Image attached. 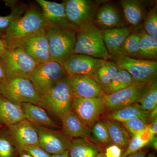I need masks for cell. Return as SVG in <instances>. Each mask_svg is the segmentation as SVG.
Segmentation results:
<instances>
[{
    "mask_svg": "<svg viewBox=\"0 0 157 157\" xmlns=\"http://www.w3.org/2000/svg\"><path fill=\"white\" fill-rule=\"evenodd\" d=\"M45 29L42 11L32 6L12 23L2 39L9 47Z\"/></svg>",
    "mask_w": 157,
    "mask_h": 157,
    "instance_id": "cell-1",
    "label": "cell"
},
{
    "mask_svg": "<svg viewBox=\"0 0 157 157\" xmlns=\"http://www.w3.org/2000/svg\"><path fill=\"white\" fill-rule=\"evenodd\" d=\"M73 54L86 55L105 60L112 57L104 44L102 29L94 21L82 26L76 31Z\"/></svg>",
    "mask_w": 157,
    "mask_h": 157,
    "instance_id": "cell-2",
    "label": "cell"
},
{
    "mask_svg": "<svg viewBox=\"0 0 157 157\" xmlns=\"http://www.w3.org/2000/svg\"><path fill=\"white\" fill-rule=\"evenodd\" d=\"M0 94L16 104L29 103L40 106L41 98L28 78L7 76L0 82Z\"/></svg>",
    "mask_w": 157,
    "mask_h": 157,
    "instance_id": "cell-3",
    "label": "cell"
},
{
    "mask_svg": "<svg viewBox=\"0 0 157 157\" xmlns=\"http://www.w3.org/2000/svg\"><path fill=\"white\" fill-rule=\"evenodd\" d=\"M40 98V107L59 119L71 109L73 99L68 77L59 82Z\"/></svg>",
    "mask_w": 157,
    "mask_h": 157,
    "instance_id": "cell-4",
    "label": "cell"
},
{
    "mask_svg": "<svg viewBox=\"0 0 157 157\" xmlns=\"http://www.w3.org/2000/svg\"><path fill=\"white\" fill-rule=\"evenodd\" d=\"M50 60L62 65L73 54L76 42V31L46 28Z\"/></svg>",
    "mask_w": 157,
    "mask_h": 157,
    "instance_id": "cell-5",
    "label": "cell"
},
{
    "mask_svg": "<svg viewBox=\"0 0 157 157\" xmlns=\"http://www.w3.org/2000/svg\"><path fill=\"white\" fill-rule=\"evenodd\" d=\"M68 77L63 65L54 61L39 63L29 77L40 97Z\"/></svg>",
    "mask_w": 157,
    "mask_h": 157,
    "instance_id": "cell-6",
    "label": "cell"
},
{
    "mask_svg": "<svg viewBox=\"0 0 157 157\" xmlns=\"http://www.w3.org/2000/svg\"><path fill=\"white\" fill-rule=\"evenodd\" d=\"M4 71L7 76H20L29 78L39 63L18 46L8 47L0 56Z\"/></svg>",
    "mask_w": 157,
    "mask_h": 157,
    "instance_id": "cell-7",
    "label": "cell"
},
{
    "mask_svg": "<svg viewBox=\"0 0 157 157\" xmlns=\"http://www.w3.org/2000/svg\"><path fill=\"white\" fill-rule=\"evenodd\" d=\"M115 63L119 67L128 72L138 83H148L156 78V61L123 56L116 58Z\"/></svg>",
    "mask_w": 157,
    "mask_h": 157,
    "instance_id": "cell-8",
    "label": "cell"
},
{
    "mask_svg": "<svg viewBox=\"0 0 157 157\" xmlns=\"http://www.w3.org/2000/svg\"><path fill=\"white\" fill-rule=\"evenodd\" d=\"M71 110L89 129L92 128L106 109L103 96L88 99L73 98Z\"/></svg>",
    "mask_w": 157,
    "mask_h": 157,
    "instance_id": "cell-9",
    "label": "cell"
},
{
    "mask_svg": "<svg viewBox=\"0 0 157 157\" xmlns=\"http://www.w3.org/2000/svg\"><path fill=\"white\" fill-rule=\"evenodd\" d=\"M148 83H137L109 94L103 96L106 109L110 111L138 103L146 91Z\"/></svg>",
    "mask_w": 157,
    "mask_h": 157,
    "instance_id": "cell-10",
    "label": "cell"
},
{
    "mask_svg": "<svg viewBox=\"0 0 157 157\" xmlns=\"http://www.w3.org/2000/svg\"><path fill=\"white\" fill-rule=\"evenodd\" d=\"M33 125L39 136V146L46 152L53 155L69 150L71 139L63 132Z\"/></svg>",
    "mask_w": 157,
    "mask_h": 157,
    "instance_id": "cell-11",
    "label": "cell"
},
{
    "mask_svg": "<svg viewBox=\"0 0 157 157\" xmlns=\"http://www.w3.org/2000/svg\"><path fill=\"white\" fill-rule=\"evenodd\" d=\"M19 152L29 147L39 145V136L33 124L26 119L5 126Z\"/></svg>",
    "mask_w": 157,
    "mask_h": 157,
    "instance_id": "cell-12",
    "label": "cell"
},
{
    "mask_svg": "<svg viewBox=\"0 0 157 157\" xmlns=\"http://www.w3.org/2000/svg\"><path fill=\"white\" fill-rule=\"evenodd\" d=\"M66 16L71 25L78 29L82 26L93 22L94 16L93 3L89 0H66Z\"/></svg>",
    "mask_w": 157,
    "mask_h": 157,
    "instance_id": "cell-13",
    "label": "cell"
},
{
    "mask_svg": "<svg viewBox=\"0 0 157 157\" xmlns=\"http://www.w3.org/2000/svg\"><path fill=\"white\" fill-rule=\"evenodd\" d=\"M105 60L89 56L73 54L63 64L68 76H91L103 65Z\"/></svg>",
    "mask_w": 157,
    "mask_h": 157,
    "instance_id": "cell-14",
    "label": "cell"
},
{
    "mask_svg": "<svg viewBox=\"0 0 157 157\" xmlns=\"http://www.w3.org/2000/svg\"><path fill=\"white\" fill-rule=\"evenodd\" d=\"M42 9V12L46 28H56L77 31L71 25L66 16L65 3L36 0Z\"/></svg>",
    "mask_w": 157,
    "mask_h": 157,
    "instance_id": "cell-15",
    "label": "cell"
},
{
    "mask_svg": "<svg viewBox=\"0 0 157 157\" xmlns=\"http://www.w3.org/2000/svg\"><path fill=\"white\" fill-rule=\"evenodd\" d=\"M12 46L21 47L29 56L39 63H44L50 60L45 29L22 39Z\"/></svg>",
    "mask_w": 157,
    "mask_h": 157,
    "instance_id": "cell-16",
    "label": "cell"
},
{
    "mask_svg": "<svg viewBox=\"0 0 157 157\" xmlns=\"http://www.w3.org/2000/svg\"><path fill=\"white\" fill-rule=\"evenodd\" d=\"M73 98L88 99L103 97L102 88L90 76H68Z\"/></svg>",
    "mask_w": 157,
    "mask_h": 157,
    "instance_id": "cell-17",
    "label": "cell"
},
{
    "mask_svg": "<svg viewBox=\"0 0 157 157\" xmlns=\"http://www.w3.org/2000/svg\"><path fill=\"white\" fill-rule=\"evenodd\" d=\"M102 30L104 44L109 54L116 58L123 56V45L127 37L132 33V29L124 26Z\"/></svg>",
    "mask_w": 157,
    "mask_h": 157,
    "instance_id": "cell-18",
    "label": "cell"
},
{
    "mask_svg": "<svg viewBox=\"0 0 157 157\" xmlns=\"http://www.w3.org/2000/svg\"><path fill=\"white\" fill-rule=\"evenodd\" d=\"M94 23L102 30L123 27L120 14L115 8L108 3L103 4L96 13Z\"/></svg>",
    "mask_w": 157,
    "mask_h": 157,
    "instance_id": "cell-19",
    "label": "cell"
},
{
    "mask_svg": "<svg viewBox=\"0 0 157 157\" xmlns=\"http://www.w3.org/2000/svg\"><path fill=\"white\" fill-rule=\"evenodd\" d=\"M25 119L34 124L52 129L59 127L42 107L29 103L21 104Z\"/></svg>",
    "mask_w": 157,
    "mask_h": 157,
    "instance_id": "cell-20",
    "label": "cell"
},
{
    "mask_svg": "<svg viewBox=\"0 0 157 157\" xmlns=\"http://www.w3.org/2000/svg\"><path fill=\"white\" fill-rule=\"evenodd\" d=\"M59 119L61 121L63 132L70 139H87L88 129L71 109L63 114Z\"/></svg>",
    "mask_w": 157,
    "mask_h": 157,
    "instance_id": "cell-21",
    "label": "cell"
},
{
    "mask_svg": "<svg viewBox=\"0 0 157 157\" xmlns=\"http://www.w3.org/2000/svg\"><path fill=\"white\" fill-rule=\"evenodd\" d=\"M25 119L21 104L14 103L0 94V124L7 126Z\"/></svg>",
    "mask_w": 157,
    "mask_h": 157,
    "instance_id": "cell-22",
    "label": "cell"
},
{
    "mask_svg": "<svg viewBox=\"0 0 157 157\" xmlns=\"http://www.w3.org/2000/svg\"><path fill=\"white\" fill-rule=\"evenodd\" d=\"M149 111L143 110L138 103L132 104L110 111L107 114V119L122 123L134 118H139L148 124Z\"/></svg>",
    "mask_w": 157,
    "mask_h": 157,
    "instance_id": "cell-23",
    "label": "cell"
},
{
    "mask_svg": "<svg viewBox=\"0 0 157 157\" xmlns=\"http://www.w3.org/2000/svg\"><path fill=\"white\" fill-rule=\"evenodd\" d=\"M103 121L107 127L112 144L117 145L124 151L131 139V136L119 122L108 119Z\"/></svg>",
    "mask_w": 157,
    "mask_h": 157,
    "instance_id": "cell-24",
    "label": "cell"
},
{
    "mask_svg": "<svg viewBox=\"0 0 157 157\" xmlns=\"http://www.w3.org/2000/svg\"><path fill=\"white\" fill-rule=\"evenodd\" d=\"M127 21L133 27L140 25L144 17L142 4L137 0H123L121 2Z\"/></svg>",
    "mask_w": 157,
    "mask_h": 157,
    "instance_id": "cell-25",
    "label": "cell"
},
{
    "mask_svg": "<svg viewBox=\"0 0 157 157\" xmlns=\"http://www.w3.org/2000/svg\"><path fill=\"white\" fill-rule=\"evenodd\" d=\"M101 150L99 147L84 138L71 140L69 150L70 157H97Z\"/></svg>",
    "mask_w": 157,
    "mask_h": 157,
    "instance_id": "cell-26",
    "label": "cell"
},
{
    "mask_svg": "<svg viewBox=\"0 0 157 157\" xmlns=\"http://www.w3.org/2000/svg\"><path fill=\"white\" fill-rule=\"evenodd\" d=\"M137 83L128 72L120 68L110 83L102 90L104 94H109Z\"/></svg>",
    "mask_w": 157,
    "mask_h": 157,
    "instance_id": "cell-27",
    "label": "cell"
},
{
    "mask_svg": "<svg viewBox=\"0 0 157 157\" xmlns=\"http://www.w3.org/2000/svg\"><path fill=\"white\" fill-rule=\"evenodd\" d=\"M119 69L115 62L105 60L91 77L102 89L110 83Z\"/></svg>",
    "mask_w": 157,
    "mask_h": 157,
    "instance_id": "cell-28",
    "label": "cell"
},
{
    "mask_svg": "<svg viewBox=\"0 0 157 157\" xmlns=\"http://www.w3.org/2000/svg\"><path fill=\"white\" fill-rule=\"evenodd\" d=\"M139 34V59L155 60L157 58V39L145 33Z\"/></svg>",
    "mask_w": 157,
    "mask_h": 157,
    "instance_id": "cell-29",
    "label": "cell"
},
{
    "mask_svg": "<svg viewBox=\"0 0 157 157\" xmlns=\"http://www.w3.org/2000/svg\"><path fill=\"white\" fill-rule=\"evenodd\" d=\"M147 128L143 134L137 137H133L129 141L126 149L124 151L122 157H125L128 155L139 151L148 145L151 138L153 137Z\"/></svg>",
    "mask_w": 157,
    "mask_h": 157,
    "instance_id": "cell-30",
    "label": "cell"
},
{
    "mask_svg": "<svg viewBox=\"0 0 157 157\" xmlns=\"http://www.w3.org/2000/svg\"><path fill=\"white\" fill-rule=\"evenodd\" d=\"M19 152L5 127L0 129V157H18Z\"/></svg>",
    "mask_w": 157,
    "mask_h": 157,
    "instance_id": "cell-31",
    "label": "cell"
},
{
    "mask_svg": "<svg viewBox=\"0 0 157 157\" xmlns=\"http://www.w3.org/2000/svg\"><path fill=\"white\" fill-rule=\"evenodd\" d=\"M143 110L150 111L157 106V78L150 82L146 91L138 102Z\"/></svg>",
    "mask_w": 157,
    "mask_h": 157,
    "instance_id": "cell-32",
    "label": "cell"
},
{
    "mask_svg": "<svg viewBox=\"0 0 157 157\" xmlns=\"http://www.w3.org/2000/svg\"><path fill=\"white\" fill-rule=\"evenodd\" d=\"M25 5H17L11 8V13L5 16H0V38L2 39L9 27L16 20L22 16L26 11Z\"/></svg>",
    "mask_w": 157,
    "mask_h": 157,
    "instance_id": "cell-33",
    "label": "cell"
},
{
    "mask_svg": "<svg viewBox=\"0 0 157 157\" xmlns=\"http://www.w3.org/2000/svg\"><path fill=\"white\" fill-rule=\"evenodd\" d=\"M139 33H132L127 37L122 47L123 56L139 59Z\"/></svg>",
    "mask_w": 157,
    "mask_h": 157,
    "instance_id": "cell-34",
    "label": "cell"
},
{
    "mask_svg": "<svg viewBox=\"0 0 157 157\" xmlns=\"http://www.w3.org/2000/svg\"><path fill=\"white\" fill-rule=\"evenodd\" d=\"M121 123L132 137L143 134L148 126L147 123L139 118L131 119Z\"/></svg>",
    "mask_w": 157,
    "mask_h": 157,
    "instance_id": "cell-35",
    "label": "cell"
},
{
    "mask_svg": "<svg viewBox=\"0 0 157 157\" xmlns=\"http://www.w3.org/2000/svg\"><path fill=\"white\" fill-rule=\"evenodd\" d=\"M92 132L93 137L101 144L107 146L112 144L108 130L103 121H97L92 127Z\"/></svg>",
    "mask_w": 157,
    "mask_h": 157,
    "instance_id": "cell-36",
    "label": "cell"
},
{
    "mask_svg": "<svg viewBox=\"0 0 157 157\" xmlns=\"http://www.w3.org/2000/svg\"><path fill=\"white\" fill-rule=\"evenodd\" d=\"M145 33L157 39V8L155 6L146 15L144 21Z\"/></svg>",
    "mask_w": 157,
    "mask_h": 157,
    "instance_id": "cell-37",
    "label": "cell"
},
{
    "mask_svg": "<svg viewBox=\"0 0 157 157\" xmlns=\"http://www.w3.org/2000/svg\"><path fill=\"white\" fill-rule=\"evenodd\" d=\"M123 152L117 145L111 144L106 148L104 154L106 157H122Z\"/></svg>",
    "mask_w": 157,
    "mask_h": 157,
    "instance_id": "cell-38",
    "label": "cell"
},
{
    "mask_svg": "<svg viewBox=\"0 0 157 157\" xmlns=\"http://www.w3.org/2000/svg\"><path fill=\"white\" fill-rule=\"evenodd\" d=\"M26 151L33 157H52V155L46 152L39 145L29 147L26 149Z\"/></svg>",
    "mask_w": 157,
    "mask_h": 157,
    "instance_id": "cell-39",
    "label": "cell"
},
{
    "mask_svg": "<svg viewBox=\"0 0 157 157\" xmlns=\"http://www.w3.org/2000/svg\"><path fill=\"white\" fill-rule=\"evenodd\" d=\"M148 128L152 135L153 136L157 135V118L155 119L151 123L148 124Z\"/></svg>",
    "mask_w": 157,
    "mask_h": 157,
    "instance_id": "cell-40",
    "label": "cell"
},
{
    "mask_svg": "<svg viewBox=\"0 0 157 157\" xmlns=\"http://www.w3.org/2000/svg\"><path fill=\"white\" fill-rule=\"evenodd\" d=\"M156 118H157V106L149 112L148 124L151 123Z\"/></svg>",
    "mask_w": 157,
    "mask_h": 157,
    "instance_id": "cell-41",
    "label": "cell"
},
{
    "mask_svg": "<svg viewBox=\"0 0 157 157\" xmlns=\"http://www.w3.org/2000/svg\"><path fill=\"white\" fill-rule=\"evenodd\" d=\"M147 152V151L146 150L143 148L139 151L131 154L125 157H146Z\"/></svg>",
    "mask_w": 157,
    "mask_h": 157,
    "instance_id": "cell-42",
    "label": "cell"
},
{
    "mask_svg": "<svg viewBox=\"0 0 157 157\" xmlns=\"http://www.w3.org/2000/svg\"><path fill=\"white\" fill-rule=\"evenodd\" d=\"M150 147L153 149L154 150L157 151V135L154 136L150 142H149L148 145Z\"/></svg>",
    "mask_w": 157,
    "mask_h": 157,
    "instance_id": "cell-43",
    "label": "cell"
},
{
    "mask_svg": "<svg viewBox=\"0 0 157 157\" xmlns=\"http://www.w3.org/2000/svg\"><path fill=\"white\" fill-rule=\"evenodd\" d=\"M7 48L8 46L5 40L0 38V56L7 50Z\"/></svg>",
    "mask_w": 157,
    "mask_h": 157,
    "instance_id": "cell-44",
    "label": "cell"
},
{
    "mask_svg": "<svg viewBox=\"0 0 157 157\" xmlns=\"http://www.w3.org/2000/svg\"><path fill=\"white\" fill-rule=\"evenodd\" d=\"M6 76L4 68L2 67L1 62L0 61V82H2L6 79Z\"/></svg>",
    "mask_w": 157,
    "mask_h": 157,
    "instance_id": "cell-45",
    "label": "cell"
},
{
    "mask_svg": "<svg viewBox=\"0 0 157 157\" xmlns=\"http://www.w3.org/2000/svg\"><path fill=\"white\" fill-rule=\"evenodd\" d=\"M18 157H33L29 153L26 151H20Z\"/></svg>",
    "mask_w": 157,
    "mask_h": 157,
    "instance_id": "cell-46",
    "label": "cell"
},
{
    "mask_svg": "<svg viewBox=\"0 0 157 157\" xmlns=\"http://www.w3.org/2000/svg\"><path fill=\"white\" fill-rule=\"evenodd\" d=\"M52 157H70L69 154V150L60 154L53 155H52Z\"/></svg>",
    "mask_w": 157,
    "mask_h": 157,
    "instance_id": "cell-47",
    "label": "cell"
},
{
    "mask_svg": "<svg viewBox=\"0 0 157 157\" xmlns=\"http://www.w3.org/2000/svg\"><path fill=\"white\" fill-rule=\"evenodd\" d=\"M97 157H106L105 156V155H104V152H101L99 153L97 156Z\"/></svg>",
    "mask_w": 157,
    "mask_h": 157,
    "instance_id": "cell-48",
    "label": "cell"
},
{
    "mask_svg": "<svg viewBox=\"0 0 157 157\" xmlns=\"http://www.w3.org/2000/svg\"><path fill=\"white\" fill-rule=\"evenodd\" d=\"M147 157H157V156L154 154L150 153L149 154H148Z\"/></svg>",
    "mask_w": 157,
    "mask_h": 157,
    "instance_id": "cell-49",
    "label": "cell"
},
{
    "mask_svg": "<svg viewBox=\"0 0 157 157\" xmlns=\"http://www.w3.org/2000/svg\"><path fill=\"white\" fill-rule=\"evenodd\" d=\"M3 127H4V126H3L1 124H0V129L2 128H3Z\"/></svg>",
    "mask_w": 157,
    "mask_h": 157,
    "instance_id": "cell-50",
    "label": "cell"
}]
</instances>
